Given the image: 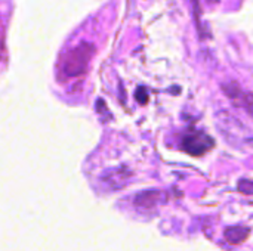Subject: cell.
<instances>
[{
    "label": "cell",
    "mask_w": 253,
    "mask_h": 251,
    "mask_svg": "<svg viewBox=\"0 0 253 251\" xmlns=\"http://www.w3.org/2000/svg\"><path fill=\"white\" fill-rule=\"evenodd\" d=\"M95 55V46L92 43H80L74 49L65 53L61 72L64 74L65 78L77 77L86 72L89 61Z\"/></svg>",
    "instance_id": "6da1fadb"
},
{
    "label": "cell",
    "mask_w": 253,
    "mask_h": 251,
    "mask_svg": "<svg viewBox=\"0 0 253 251\" xmlns=\"http://www.w3.org/2000/svg\"><path fill=\"white\" fill-rule=\"evenodd\" d=\"M182 148L191 155H203L213 148V139L202 132H194L182 139Z\"/></svg>",
    "instance_id": "7a4b0ae2"
},
{
    "label": "cell",
    "mask_w": 253,
    "mask_h": 251,
    "mask_svg": "<svg viewBox=\"0 0 253 251\" xmlns=\"http://www.w3.org/2000/svg\"><path fill=\"white\" fill-rule=\"evenodd\" d=\"M136 99L139 104H145L148 101V96H147V90L144 87H139L138 92H136Z\"/></svg>",
    "instance_id": "3957f363"
},
{
    "label": "cell",
    "mask_w": 253,
    "mask_h": 251,
    "mask_svg": "<svg viewBox=\"0 0 253 251\" xmlns=\"http://www.w3.org/2000/svg\"><path fill=\"white\" fill-rule=\"evenodd\" d=\"M0 53H1V37H0Z\"/></svg>",
    "instance_id": "277c9868"
}]
</instances>
